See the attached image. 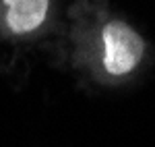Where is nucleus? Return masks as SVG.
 Masks as SVG:
<instances>
[{"label": "nucleus", "instance_id": "f257e3e1", "mask_svg": "<svg viewBox=\"0 0 155 147\" xmlns=\"http://www.w3.org/2000/svg\"><path fill=\"white\" fill-rule=\"evenodd\" d=\"M104 66L112 75H126L139 64L145 50L141 35L122 21H112L104 27Z\"/></svg>", "mask_w": 155, "mask_h": 147}, {"label": "nucleus", "instance_id": "f03ea898", "mask_svg": "<svg viewBox=\"0 0 155 147\" xmlns=\"http://www.w3.org/2000/svg\"><path fill=\"white\" fill-rule=\"evenodd\" d=\"M4 19L12 33H29L44 23L50 0H2Z\"/></svg>", "mask_w": 155, "mask_h": 147}]
</instances>
